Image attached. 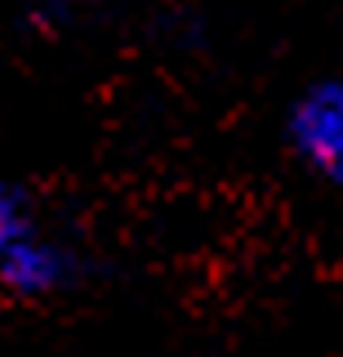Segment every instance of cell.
Returning a JSON list of instances; mask_svg holds the SVG:
<instances>
[{
    "label": "cell",
    "instance_id": "obj_1",
    "mask_svg": "<svg viewBox=\"0 0 343 357\" xmlns=\"http://www.w3.org/2000/svg\"><path fill=\"white\" fill-rule=\"evenodd\" d=\"M81 255L40 219L23 183H0V286L18 299H49L76 286Z\"/></svg>",
    "mask_w": 343,
    "mask_h": 357
},
{
    "label": "cell",
    "instance_id": "obj_2",
    "mask_svg": "<svg viewBox=\"0 0 343 357\" xmlns=\"http://www.w3.org/2000/svg\"><path fill=\"white\" fill-rule=\"evenodd\" d=\"M290 143L317 174L343 183V76L317 81L290 112Z\"/></svg>",
    "mask_w": 343,
    "mask_h": 357
}]
</instances>
